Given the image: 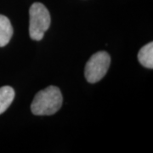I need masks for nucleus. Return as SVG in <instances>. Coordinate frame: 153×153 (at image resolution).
Segmentation results:
<instances>
[{
	"label": "nucleus",
	"mask_w": 153,
	"mask_h": 153,
	"mask_svg": "<svg viewBox=\"0 0 153 153\" xmlns=\"http://www.w3.org/2000/svg\"><path fill=\"white\" fill-rule=\"evenodd\" d=\"M62 101L63 98L60 88L49 86L35 95L31 105V111L37 116H50L60 109Z\"/></svg>",
	"instance_id": "nucleus-1"
},
{
	"label": "nucleus",
	"mask_w": 153,
	"mask_h": 153,
	"mask_svg": "<svg viewBox=\"0 0 153 153\" xmlns=\"http://www.w3.org/2000/svg\"><path fill=\"white\" fill-rule=\"evenodd\" d=\"M29 34L33 40L40 41L50 26L48 9L41 3H34L29 10Z\"/></svg>",
	"instance_id": "nucleus-2"
},
{
	"label": "nucleus",
	"mask_w": 153,
	"mask_h": 153,
	"mask_svg": "<svg viewBox=\"0 0 153 153\" xmlns=\"http://www.w3.org/2000/svg\"><path fill=\"white\" fill-rule=\"evenodd\" d=\"M111 64V57L105 51L94 54L88 60L85 66L84 76L90 83H95L101 80L108 71Z\"/></svg>",
	"instance_id": "nucleus-3"
},
{
	"label": "nucleus",
	"mask_w": 153,
	"mask_h": 153,
	"mask_svg": "<svg viewBox=\"0 0 153 153\" xmlns=\"http://www.w3.org/2000/svg\"><path fill=\"white\" fill-rule=\"evenodd\" d=\"M13 36V27L10 20L0 15V47H4L10 43Z\"/></svg>",
	"instance_id": "nucleus-4"
},
{
	"label": "nucleus",
	"mask_w": 153,
	"mask_h": 153,
	"mask_svg": "<svg viewBox=\"0 0 153 153\" xmlns=\"http://www.w3.org/2000/svg\"><path fill=\"white\" fill-rule=\"evenodd\" d=\"M140 63L146 68H153V43L151 42L143 46L138 53Z\"/></svg>",
	"instance_id": "nucleus-5"
},
{
	"label": "nucleus",
	"mask_w": 153,
	"mask_h": 153,
	"mask_svg": "<svg viewBox=\"0 0 153 153\" xmlns=\"http://www.w3.org/2000/svg\"><path fill=\"white\" fill-rule=\"evenodd\" d=\"M15 99V90L10 86L0 88V114L10 107Z\"/></svg>",
	"instance_id": "nucleus-6"
}]
</instances>
